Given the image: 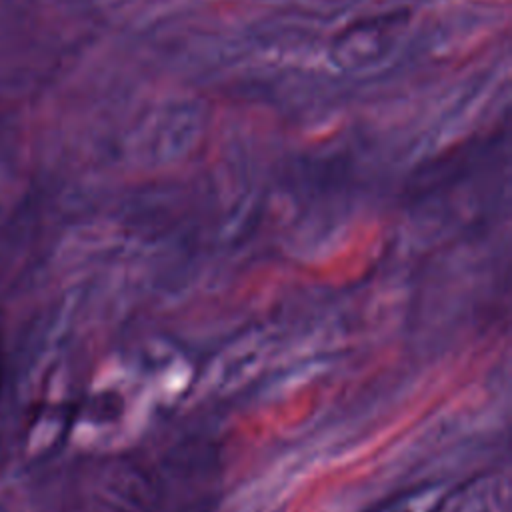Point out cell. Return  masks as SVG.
<instances>
[{
	"label": "cell",
	"instance_id": "6da1fadb",
	"mask_svg": "<svg viewBox=\"0 0 512 512\" xmlns=\"http://www.w3.org/2000/svg\"><path fill=\"white\" fill-rule=\"evenodd\" d=\"M426 512H508V478L482 474L436 498Z\"/></svg>",
	"mask_w": 512,
	"mask_h": 512
},
{
	"label": "cell",
	"instance_id": "7a4b0ae2",
	"mask_svg": "<svg viewBox=\"0 0 512 512\" xmlns=\"http://www.w3.org/2000/svg\"><path fill=\"white\" fill-rule=\"evenodd\" d=\"M4 390H6V360L0 354V402L4 398Z\"/></svg>",
	"mask_w": 512,
	"mask_h": 512
}]
</instances>
